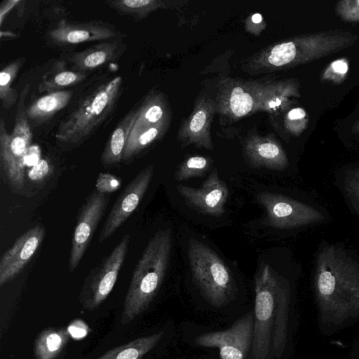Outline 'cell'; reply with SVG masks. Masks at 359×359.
<instances>
[{"label": "cell", "instance_id": "obj_1", "mask_svg": "<svg viewBox=\"0 0 359 359\" xmlns=\"http://www.w3.org/2000/svg\"><path fill=\"white\" fill-rule=\"evenodd\" d=\"M314 292L321 320L339 326L359 315V259L337 245L318 252Z\"/></svg>", "mask_w": 359, "mask_h": 359}, {"label": "cell", "instance_id": "obj_2", "mask_svg": "<svg viewBox=\"0 0 359 359\" xmlns=\"http://www.w3.org/2000/svg\"><path fill=\"white\" fill-rule=\"evenodd\" d=\"M255 285L251 359H279L287 344L290 285L268 264L256 274Z\"/></svg>", "mask_w": 359, "mask_h": 359}, {"label": "cell", "instance_id": "obj_3", "mask_svg": "<svg viewBox=\"0 0 359 359\" xmlns=\"http://www.w3.org/2000/svg\"><path fill=\"white\" fill-rule=\"evenodd\" d=\"M122 87V78L116 76L89 88L60 122L55 134L57 142L76 147L90 138L112 117Z\"/></svg>", "mask_w": 359, "mask_h": 359}, {"label": "cell", "instance_id": "obj_4", "mask_svg": "<svg viewBox=\"0 0 359 359\" xmlns=\"http://www.w3.org/2000/svg\"><path fill=\"white\" fill-rule=\"evenodd\" d=\"M171 248L170 228L158 231L148 242L133 271L123 301L122 325L135 320L154 299L164 279Z\"/></svg>", "mask_w": 359, "mask_h": 359}, {"label": "cell", "instance_id": "obj_5", "mask_svg": "<svg viewBox=\"0 0 359 359\" xmlns=\"http://www.w3.org/2000/svg\"><path fill=\"white\" fill-rule=\"evenodd\" d=\"M188 257L193 279L203 297L213 306L222 307L235 297L233 276L224 262L201 241L191 239Z\"/></svg>", "mask_w": 359, "mask_h": 359}, {"label": "cell", "instance_id": "obj_6", "mask_svg": "<svg viewBox=\"0 0 359 359\" xmlns=\"http://www.w3.org/2000/svg\"><path fill=\"white\" fill-rule=\"evenodd\" d=\"M29 91L26 85L19 95L14 126L11 133L3 118L0 120V165L10 187L20 191L25 187V156L32 139L26 114L25 99Z\"/></svg>", "mask_w": 359, "mask_h": 359}, {"label": "cell", "instance_id": "obj_7", "mask_svg": "<svg viewBox=\"0 0 359 359\" xmlns=\"http://www.w3.org/2000/svg\"><path fill=\"white\" fill-rule=\"evenodd\" d=\"M130 236L125 234L110 254L86 278L79 301L83 310L97 309L112 291L124 263Z\"/></svg>", "mask_w": 359, "mask_h": 359}, {"label": "cell", "instance_id": "obj_8", "mask_svg": "<svg viewBox=\"0 0 359 359\" xmlns=\"http://www.w3.org/2000/svg\"><path fill=\"white\" fill-rule=\"evenodd\" d=\"M257 200L266 212V224L276 229H297L319 224L326 219L314 205L287 196L262 191Z\"/></svg>", "mask_w": 359, "mask_h": 359}, {"label": "cell", "instance_id": "obj_9", "mask_svg": "<svg viewBox=\"0 0 359 359\" xmlns=\"http://www.w3.org/2000/svg\"><path fill=\"white\" fill-rule=\"evenodd\" d=\"M254 311L242 316L229 328L198 335L194 343L204 348H217L219 359H248L254 335Z\"/></svg>", "mask_w": 359, "mask_h": 359}, {"label": "cell", "instance_id": "obj_10", "mask_svg": "<svg viewBox=\"0 0 359 359\" xmlns=\"http://www.w3.org/2000/svg\"><path fill=\"white\" fill-rule=\"evenodd\" d=\"M109 198V195L95 189L80 208L72 239L68 262L69 271H74L80 264L104 214Z\"/></svg>", "mask_w": 359, "mask_h": 359}, {"label": "cell", "instance_id": "obj_11", "mask_svg": "<svg viewBox=\"0 0 359 359\" xmlns=\"http://www.w3.org/2000/svg\"><path fill=\"white\" fill-rule=\"evenodd\" d=\"M154 167L140 171L126 185L114 203L98 237L101 243L108 239L131 216L146 194L153 177Z\"/></svg>", "mask_w": 359, "mask_h": 359}, {"label": "cell", "instance_id": "obj_12", "mask_svg": "<svg viewBox=\"0 0 359 359\" xmlns=\"http://www.w3.org/2000/svg\"><path fill=\"white\" fill-rule=\"evenodd\" d=\"M119 35L117 29L106 22L61 20L47 32L46 38L53 45L66 46L96 41H109L117 39Z\"/></svg>", "mask_w": 359, "mask_h": 359}, {"label": "cell", "instance_id": "obj_13", "mask_svg": "<svg viewBox=\"0 0 359 359\" xmlns=\"http://www.w3.org/2000/svg\"><path fill=\"white\" fill-rule=\"evenodd\" d=\"M46 236L42 225L32 226L8 249L0 259V287L13 280L30 262Z\"/></svg>", "mask_w": 359, "mask_h": 359}, {"label": "cell", "instance_id": "obj_14", "mask_svg": "<svg viewBox=\"0 0 359 359\" xmlns=\"http://www.w3.org/2000/svg\"><path fill=\"white\" fill-rule=\"evenodd\" d=\"M176 189L187 204L203 214L219 217L224 214L229 197V189L214 169L202 185L194 188L178 184Z\"/></svg>", "mask_w": 359, "mask_h": 359}, {"label": "cell", "instance_id": "obj_15", "mask_svg": "<svg viewBox=\"0 0 359 359\" xmlns=\"http://www.w3.org/2000/svg\"><path fill=\"white\" fill-rule=\"evenodd\" d=\"M125 49V44L117 39L93 45L65 57L71 70L86 73L118 60Z\"/></svg>", "mask_w": 359, "mask_h": 359}, {"label": "cell", "instance_id": "obj_16", "mask_svg": "<svg viewBox=\"0 0 359 359\" xmlns=\"http://www.w3.org/2000/svg\"><path fill=\"white\" fill-rule=\"evenodd\" d=\"M138 113V108L130 109L118 122L107 140L101 155L104 167L119 163L123 158L124 148Z\"/></svg>", "mask_w": 359, "mask_h": 359}, {"label": "cell", "instance_id": "obj_17", "mask_svg": "<svg viewBox=\"0 0 359 359\" xmlns=\"http://www.w3.org/2000/svg\"><path fill=\"white\" fill-rule=\"evenodd\" d=\"M70 339L65 327H49L36 336L33 346L35 359H62Z\"/></svg>", "mask_w": 359, "mask_h": 359}, {"label": "cell", "instance_id": "obj_18", "mask_svg": "<svg viewBox=\"0 0 359 359\" xmlns=\"http://www.w3.org/2000/svg\"><path fill=\"white\" fill-rule=\"evenodd\" d=\"M71 97V91L60 90L48 93L38 98L26 108L28 121L39 124L45 122L65 108Z\"/></svg>", "mask_w": 359, "mask_h": 359}, {"label": "cell", "instance_id": "obj_19", "mask_svg": "<svg viewBox=\"0 0 359 359\" xmlns=\"http://www.w3.org/2000/svg\"><path fill=\"white\" fill-rule=\"evenodd\" d=\"M163 331L137 338L124 344L114 347L95 359H144L163 338Z\"/></svg>", "mask_w": 359, "mask_h": 359}, {"label": "cell", "instance_id": "obj_20", "mask_svg": "<svg viewBox=\"0 0 359 359\" xmlns=\"http://www.w3.org/2000/svg\"><path fill=\"white\" fill-rule=\"evenodd\" d=\"M64 61L55 63L43 76L38 87L40 92L60 91L65 87L77 84L85 79V73L66 69Z\"/></svg>", "mask_w": 359, "mask_h": 359}, {"label": "cell", "instance_id": "obj_21", "mask_svg": "<svg viewBox=\"0 0 359 359\" xmlns=\"http://www.w3.org/2000/svg\"><path fill=\"white\" fill-rule=\"evenodd\" d=\"M249 153L256 167L283 170L287 165V159L284 152L278 144L271 142L255 144Z\"/></svg>", "mask_w": 359, "mask_h": 359}, {"label": "cell", "instance_id": "obj_22", "mask_svg": "<svg viewBox=\"0 0 359 359\" xmlns=\"http://www.w3.org/2000/svg\"><path fill=\"white\" fill-rule=\"evenodd\" d=\"M22 63L23 58H18L6 65L0 72V100L4 109L13 107L18 100V92L11 86Z\"/></svg>", "mask_w": 359, "mask_h": 359}, {"label": "cell", "instance_id": "obj_23", "mask_svg": "<svg viewBox=\"0 0 359 359\" xmlns=\"http://www.w3.org/2000/svg\"><path fill=\"white\" fill-rule=\"evenodd\" d=\"M107 4L121 15L140 20L155 6L156 1L151 0H115L109 1Z\"/></svg>", "mask_w": 359, "mask_h": 359}, {"label": "cell", "instance_id": "obj_24", "mask_svg": "<svg viewBox=\"0 0 359 359\" xmlns=\"http://www.w3.org/2000/svg\"><path fill=\"white\" fill-rule=\"evenodd\" d=\"M209 167L208 160L202 156H193L183 163L175 174V179L181 182L203 176Z\"/></svg>", "mask_w": 359, "mask_h": 359}, {"label": "cell", "instance_id": "obj_25", "mask_svg": "<svg viewBox=\"0 0 359 359\" xmlns=\"http://www.w3.org/2000/svg\"><path fill=\"white\" fill-rule=\"evenodd\" d=\"M230 108L236 116L241 117L248 114L253 107L252 96L241 87L233 89L230 100Z\"/></svg>", "mask_w": 359, "mask_h": 359}, {"label": "cell", "instance_id": "obj_26", "mask_svg": "<svg viewBox=\"0 0 359 359\" xmlns=\"http://www.w3.org/2000/svg\"><path fill=\"white\" fill-rule=\"evenodd\" d=\"M344 191L354 208L359 212V168L345 174Z\"/></svg>", "mask_w": 359, "mask_h": 359}, {"label": "cell", "instance_id": "obj_27", "mask_svg": "<svg viewBox=\"0 0 359 359\" xmlns=\"http://www.w3.org/2000/svg\"><path fill=\"white\" fill-rule=\"evenodd\" d=\"M338 15L344 21L359 22V0H344L336 6Z\"/></svg>", "mask_w": 359, "mask_h": 359}, {"label": "cell", "instance_id": "obj_28", "mask_svg": "<svg viewBox=\"0 0 359 359\" xmlns=\"http://www.w3.org/2000/svg\"><path fill=\"white\" fill-rule=\"evenodd\" d=\"M121 180L119 177L110 173H100L95 182V190L99 193L109 194L120 188Z\"/></svg>", "mask_w": 359, "mask_h": 359}, {"label": "cell", "instance_id": "obj_29", "mask_svg": "<svg viewBox=\"0 0 359 359\" xmlns=\"http://www.w3.org/2000/svg\"><path fill=\"white\" fill-rule=\"evenodd\" d=\"M269 62L276 67L290 65L291 53L288 41L275 46L268 57Z\"/></svg>", "mask_w": 359, "mask_h": 359}, {"label": "cell", "instance_id": "obj_30", "mask_svg": "<svg viewBox=\"0 0 359 359\" xmlns=\"http://www.w3.org/2000/svg\"><path fill=\"white\" fill-rule=\"evenodd\" d=\"M348 69V63L345 60L334 61L324 72L323 78L332 80L334 82L341 81Z\"/></svg>", "mask_w": 359, "mask_h": 359}, {"label": "cell", "instance_id": "obj_31", "mask_svg": "<svg viewBox=\"0 0 359 359\" xmlns=\"http://www.w3.org/2000/svg\"><path fill=\"white\" fill-rule=\"evenodd\" d=\"M50 167L45 159H40L39 161L32 166L29 172V177L32 180H39L45 177L48 173Z\"/></svg>", "mask_w": 359, "mask_h": 359}, {"label": "cell", "instance_id": "obj_32", "mask_svg": "<svg viewBox=\"0 0 359 359\" xmlns=\"http://www.w3.org/2000/svg\"><path fill=\"white\" fill-rule=\"evenodd\" d=\"M206 121V114L203 111L196 112L189 124L190 130L194 133L199 132L205 125Z\"/></svg>", "mask_w": 359, "mask_h": 359}, {"label": "cell", "instance_id": "obj_33", "mask_svg": "<svg viewBox=\"0 0 359 359\" xmlns=\"http://www.w3.org/2000/svg\"><path fill=\"white\" fill-rule=\"evenodd\" d=\"M40 160V148L37 145H30L28 148L26 156L25 162L26 165H34Z\"/></svg>", "mask_w": 359, "mask_h": 359}, {"label": "cell", "instance_id": "obj_34", "mask_svg": "<svg viewBox=\"0 0 359 359\" xmlns=\"http://www.w3.org/2000/svg\"><path fill=\"white\" fill-rule=\"evenodd\" d=\"M305 116V111L301 108L293 109L287 114L288 118L292 121L302 119Z\"/></svg>", "mask_w": 359, "mask_h": 359}, {"label": "cell", "instance_id": "obj_35", "mask_svg": "<svg viewBox=\"0 0 359 359\" xmlns=\"http://www.w3.org/2000/svg\"><path fill=\"white\" fill-rule=\"evenodd\" d=\"M252 20L254 23H259L262 20V17L259 13H255L252 16Z\"/></svg>", "mask_w": 359, "mask_h": 359}, {"label": "cell", "instance_id": "obj_36", "mask_svg": "<svg viewBox=\"0 0 359 359\" xmlns=\"http://www.w3.org/2000/svg\"><path fill=\"white\" fill-rule=\"evenodd\" d=\"M281 104V101L279 99H276L274 101H271L269 102V107L271 108L276 107L277 106H279Z\"/></svg>", "mask_w": 359, "mask_h": 359}, {"label": "cell", "instance_id": "obj_37", "mask_svg": "<svg viewBox=\"0 0 359 359\" xmlns=\"http://www.w3.org/2000/svg\"><path fill=\"white\" fill-rule=\"evenodd\" d=\"M352 132L355 134H359V119L355 123L352 128Z\"/></svg>", "mask_w": 359, "mask_h": 359}]
</instances>
